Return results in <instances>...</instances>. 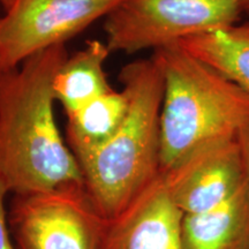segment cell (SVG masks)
<instances>
[{
    "label": "cell",
    "mask_w": 249,
    "mask_h": 249,
    "mask_svg": "<svg viewBox=\"0 0 249 249\" xmlns=\"http://www.w3.org/2000/svg\"><path fill=\"white\" fill-rule=\"evenodd\" d=\"M67 58L59 44L0 71V183L14 195L85 185L54 118L52 86Z\"/></svg>",
    "instance_id": "1"
},
{
    "label": "cell",
    "mask_w": 249,
    "mask_h": 249,
    "mask_svg": "<svg viewBox=\"0 0 249 249\" xmlns=\"http://www.w3.org/2000/svg\"><path fill=\"white\" fill-rule=\"evenodd\" d=\"M119 80L129 101L126 120L101 148L81 158L85 188L107 222L124 213L160 178L164 79L156 59L123 67Z\"/></svg>",
    "instance_id": "2"
},
{
    "label": "cell",
    "mask_w": 249,
    "mask_h": 249,
    "mask_svg": "<svg viewBox=\"0 0 249 249\" xmlns=\"http://www.w3.org/2000/svg\"><path fill=\"white\" fill-rule=\"evenodd\" d=\"M164 79L160 113V172L196 149L234 139L249 127V96L179 43L152 54Z\"/></svg>",
    "instance_id": "3"
},
{
    "label": "cell",
    "mask_w": 249,
    "mask_h": 249,
    "mask_svg": "<svg viewBox=\"0 0 249 249\" xmlns=\"http://www.w3.org/2000/svg\"><path fill=\"white\" fill-rule=\"evenodd\" d=\"M245 0H124L105 18L110 52L157 50L197 34L235 24Z\"/></svg>",
    "instance_id": "4"
},
{
    "label": "cell",
    "mask_w": 249,
    "mask_h": 249,
    "mask_svg": "<svg viewBox=\"0 0 249 249\" xmlns=\"http://www.w3.org/2000/svg\"><path fill=\"white\" fill-rule=\"evenodd\" d=\"M7 219L18 249H99L107 224L85 185L14 195Z\"/></svg>",
    "instance_id": "5"
},
{
    "label": "cell",
    "mask_w": 249,
    "mask_h": 249,
    "mask_svg": "<svg viewBox=\"0 0 249 249\" xmlns=\"http://www.w3.org/2000/svg\"><path fill=\"white\" fill-rule=\"evenodd\" d=\"M124 0H14L0 18V71L66 44Z\"/></svg>",
    "instance_id": "6"
},
{
    "label": "cell",
    "mask_w": 249,
    "mask_h": 249,
    "mask_svg": "<svg viewBox=\"0 0 249 249\" xmlns=\"http://www.w3.org/2000/svg\"><path fill=\"white\" fill-rule=\"evenodd\" d=\"M161 176L173 202L185 214L213 209L247 180L239 136L202 145Z\"/></svg>",
    "instance_id": "7"
},
{
    "label": "cell",
    "mask_w": 249,
    "mask_h": 249,
    "mask_svg": "<svg viewBox=\"0 0 249 249\" xmlns=\"http://www.w3.org/2000/svg\"><path fill=\"white\" fill-rule=\"evenodd\" d=\"M183 214L160 174L124 213L107 222L99 249H183Z\"/></svg>",
    "instance_id": "8"
},
{
    "label": "cell",
    "mask_w": 249,
    "mask_h": 249,
    "mask_svg": "<svg viewBox=\"0 0 249 249\" xmlns=\"http://www.w3.org/2000/svg\"><path fill=\"white\" fill-rule=\"evenodd\" d=\"M183 249H249V183L218 207L183 214Z\"/></svg>",
    "instance_id": "9"
},
{
    "label": "cell",
    "mask_w": 249,
    "mask_h": 249,
    "mask_svg": "<svg viewBox=\"0 0 249 249\" xmlns=\"http://www.w3.org/2000/svg\"><path fill=\"white\" fill-rule=\"evenodd\" d=\"M110 50L98 39L87 42L85 49L68 57L53 80L54 99L66 114L79 110L87 103L113 90L104 71Z\"/></svg>",
    "instance_id": "10"
},
{
    "label": "cell",
    "mask_w": 249,
    "mask_h": 249,
    "mask_svg": "<svg viewBox=\"0 0 249 249\" xmlns=\"http://www.w3.org/2000/svg\"><path fill=\"white\" fill-rule=\"evenodd\" d=\"M129 110L124 90H111L66 114L67 145L76 160L101 148L121 128Z\"/></svg>",
    "instance_id": "11"
},
{
    "label": "cell",
    "mask_w": 249,
    "mask_h": 249,
    "mask_svg": "<svg viewBox=\"0 0 249 249\" xmlns=\"http://www.w3.org/2000/svg\"><path fill=\"white\" fill-rule=\"evenodd\" d=\"M179 44L249 96V21L187 37Z\"/></svg>",
    "instance_id": "12"
},
{
    "label": "cell",
    "mask_w": 249,
    "mask_h": 249,
    "mask_svg": "<svg viewBox=\"0 0 249 249\" xmlns=\"http://www.w3.org/2000/svg\"><path fill=\"white\" fill-rule=\"evenodd\" d=\"M8 194L5 187L0 183V249H15L12 244L7 226V213L5 209V196Z\"/></svg>",
    "instance_id": "13"
},
{
    "label": "cell",
    "mask_w": 249,
    "mask_h": 249,
    "mask_svg": "<svg viewBox=\"0 0 249 249\" xmlns=\"http://www.w3.org/2000/svg\"><path fill=\"white\" fill-rule=\"evenodd\" d=\"M239 141H240L242 155H244L246 174H247V181L249 183V127L242 130L239 135Z\"/></svg>",
    "instance_id": "14"
},
{
    "label": "cell",
    "mask_w": 249,
    "mask_h": 249,
    "mask_svg": "<svg viewBox=\"0 0 249 249\" xmlns=\"http://www.w3.org/2000/svg\"><path fill=\"white\" fill-rule=\"evenodd\" d=\"M13 2H14V0H0V4H1L2 7H4L5 12L7 11L9 7H11Z\"/></svg>",
    "instance_id": "15"
},
{
    "label": "cell",
    "mask_w": 249,
    "mask_h": 249,
    "mask_svg": "<svg viewBox=\"0 0 249 249\" xmlns=\"http://www.w3.org/2000/svg\"><path fill=\"white\" fill-rule=\"evenodd\" d=\"M245 13L249 15V0H245Z\"/></svg>",
    "instance_id": "16"
}]
</instances>
